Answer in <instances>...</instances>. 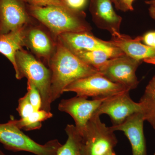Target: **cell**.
<instances>
[{
	"label": "cell",
	"mask_w": 155,
	"mask_h": 155,
	"mask_svg": "<svg viewBox=\"0 0 155 155\" xmlns=\"http://www.w3.org/2000/svg\"><path fill=\"white\" fill-rule=\"evenodd\" d=\"M26 4L37 7H45L49 6H67L64 0H23Z\"/></svg>",
	"instance_id": "23"
},
{
	"label": "cell",
	"mask_w": 155,
	"mask_h": 155,
	"mask_svg": "<svg viewBox=\"0 0 155 155\" xmlns=\"http://www.w3.org/2000/svg\"><path fill=\"white\" fill-rule=\"evenodd\" d=\"M27 25L8 33L0 34V53L11 62L15 71L17 70L15 56L17 51L23 48L24 46V38Z\"/></svg>",
	"instance_id": "16"
},
{
	"label": "cell",
	"mask_w": 155,
	"mask_h": 155,
	"mask_svg": "<svg viewBox=\"0 0 155 155\" xmlns=\"http://www.w3.org/2000/svg\"><path fill=\"white\" fill-rule=\"evenodd\" d=\"M106 98L89 100L85 97L76 96L61 100L58 109L71 116L75 121V127L81 134L85 130L89 120Z\"/></svg>",
	"instance_id": "11"
},
{
	"label": "cell",
	"mask_w": 155,
	"mask_h": 155,
	"mask_svg": "<svg viewBox=\"0 0 155 155\" xmlns=\"http://www.w3.org/2000/svg\"><path fill=\"white\" fill-rule=\"evenodd\" d=\"M144 121L143 115L138 112L129 116L120 125L110 127L114 131L120 130L125 133L131 145L133 155H147L143 133Z\"/></svg>",
	"instance_id": "13"
},
{
	"label": "cell",
	"mask_w": 155,
	"mask_h": 155,
	"mask_svg": "<svg viewBox=\"0 0 155 155\" xmlns=\"http://www.w3.org/2000/svg\"><path fill=\"white\" fill-rule=\"evenodd\" d=\"M51 112L40 110L34 111L30 115L19 120L14 119L15 124L20 129L26 131L37 130L41 128L42 122L53 117Z\"/></svg>",
	"instance_id": "19"
},
{
	"label": "cell",
	"mask_w": 155,
	"mask_h": 155,
	"mask_svg": "<svg viewBox=\"0 0 155 155\" xmlns=\"http://www.w3.org/2000/svg\"><path fill=\"white\" fill-rule=\"evenodd\" d=\"M111 0H90L89 11L93 21L98 28L111 34L120 31L122 22L121 16L114 11Z\"/></svg>",
	"instance_id": "14"
},
{
	"label": "cell",
	"mask_w": 155,
	"mask_h": 155,
	"mask_svg": "<svg viewBox=\"0 0 155 155\" xmlns=\"http://www.w3.org/2000/svg\"><path fill=\"white\" fill-rule=\"evenodd\" d=\"M57 39L70 51H102L107 53L110 58L125 54L109 41H106L96 37L91 31L63 33L59 35Z\"/></svg>",
	"instance_id": "9"
},
{
	"label": "cell",
	"mask_w": 155,
	"mask_h": 155,
	"mask_svg": "<svg viewBox=\"0 0 155 155\" xmlns=\"http://www.w3.org/2000/svg\"><path fill=\"white\" fill-rule=\"evenodd\" d=\"M141 61L125 54L112 58L98 69L108 79L122 85L128 90L134 89L139 84L136 71Z\"/></svg>",
	"instance_id": "7"
},
{
	"label": "cell",
	"mask_w": 155,
	"mask_h": 155,
	"mask_svg": "<svg viewBox=\"0 0 155 155\" xmlns=\"http://www.w3.org/2000/svg\"><path fill=\"white\" fill-rule=\"evenodd\" d=\"M139 103L145 121L150 124L155 132V75L147 85Z\"/></svg>",
	"instance_id": "17"
},
{
	"label": "cell",
	"mask_w": 155,
	"mask_h": 155,
	"mask_svg": "<svg viewBox=\"0 0 155 155\" xmlns=\"http://www.w3.org/2000/svg\"><path fill=\"white\" fill-rule=\"evenodd\" d=\"M21 130L15 124L14 118L0 124V143L11 151L28 152L36 155H56L62 145L57 139L39 144Z\"/></svg>",
	"instance_id": "4"
},
{
	"label": "cell",
	"mask_w": 155,
	"mask_h": 155,
	"mask_svg": "<svg viewBox=\"0 0 155 155\" xmlns=\"http://www.w3.org/2000/svg\"><path fill=\"white\" fill-rule=\"evenodd\" d=\"M65 130L68 138L66 143L59 149L56 155H82L80 132L73 125H67Z\"/></svg>",
	"instance_id": "18"
},
{
	"label": "cell",
	"mask_w": 155,
	"mask_h": 155,
	"mask_svg": "<svg viewBox=\"0 0 155 155\" xmlns=\"http://www.w3.org/2000/svg\"><path fill=\"white\" fill-rule=\"evenodd\" d=\"M17 110L21 118L28 117L35 111L32 105L31 104L27 93L24 96L19 100Z\"/></svg>",
	"instance_id": "22"
},
{
	"label": "cell",
	"mask_w": 155,
	"mask_h": 155,
	"mask_svg": "<svg viewBox=\"0 0 155 155\" xmlns=\"http://www.w3.org/2000/svg\"><path fill=\"white\" fill-rule=\"evenodd\" d=\"M153 47L155 48V31H154V34L153 43Z\"/></svg>",
	"instance_id": "31"
},
{
	"label": "cell",
	"mask_w": 155,
	"mask_h": 155,
	"mask_svg": "<svg viewBox=\"0 0 155 155\" xmlns=\"http://www.w3.org/2000/svg\"><path fill=\"white\" fill-rule=\"evenodd\" d=\"M111 1L112 3H114L116 9L118 10V0H111Z\"/></svg>",
	"instance_id": "29"
},
{
	"label": "cell",
	"mask_w": 155,
	"mask_h": 155,
	"mask_svg": "<svg viewBox=\"0 0 155 155\" xmlns=\"http://www.w3.org/2000/svg\"><path fill=\"white\" fill-rule=\"evenodd\" d=\"M129 91H126L107 98L102 103L94 114H107L110 117L113 126L120 125L135 113L141 112L139 103L132 100Z\"/></svg>",
	"instance_id": "10"
},
{
	"label": "cell",
	"mask_w": 155,
	"mask_h": 155,
	"mask_svg": "<svg viewBox=\"0 0 155 155\" xmlns=\"http://www.w3.org/2000/svg\"><path fill=\"white\" fill-rule=\"evenodd\" d=\"M149 11L150 17L155 19V5H150Z\"/></svg>",
	"instance_id": "27"
},
{
	"label": "cell",
	"mask_w": 155,
	"mask_h": 155,
	"mask_svg": "<svg viewBox=\"0 0 155 155\" xmlns=\"http://www.w3.org/2000/svg\"><path fill=\"white\" fill-rule=\"evenodd\" d=\"M154 34V31H150L146 34L144 36L142 37V41H143L145 45L151 47H153Z\"/></svg>",
	"instance_id": "26"
},
{
	"label": "cell",
	"mask_w": 155,
	"mask_h": 155,
	"mask_svg": "<svg viewBox=\"0 0 155 155\" xmlns=\"http://www.w3.org/2000/svg\"><path fill=\"white\" fill-rule=\"evenodd\" d=\"M145 2L150 5H155V0H149L146 1Z\"/></svg>",
	"instance_id": "28"
},
{
	"label": "cell",
	"mask_w": 155,
	"mask_h": 155,
	"mask_svg": "<svg viewBox=\"0 0 155 155\" xmlns=\"http://www.w3.org/2000/svg\"><path fill=\"white\" fill-rule=\"evenodd\" d=\"M0 155H6L5 154V153L2 151L1 150H0Z\"/></svg>",
	"instance_id": "32"
},
{
	"label": "cell",
	"mask_w": 155,
	"mask_h": 155,
	"mask_svg": "<svg viewBox=\"0 0 155 155\" xmlns=\"http://www.w3.org/2000/svg\"><path fill=\"white\" fill-rule=\"evenodd\" d=\"M48 65L51 75L52 103L61 97L65 88L72 82L100 72L79 59L57 39L55 51Z\"/></svg>",
	"instance_id": "1"
},
{
	"label": "cell",
	"mask_w": 155,
	"mask_h": 155,
	"mask_svg": "<svg viewBox=\"0 0 155 155\" xmlns=\"http://www.w3.org/2000/svg\"><path fill=\"white\" fill-rule=\"evenodd\" d=\"M111 35L110 42L126 55L141 61L155 58V48L142 44L140 41H142V37L132 38L129 35L116 31H113Z\"/></svg>",
	"instance_id": "15"
},
{
	"label": "cell",
	"mask_w": 155,
	"mask_h": 155,
	"mask_svg": "<svg viewBox=\"0 0 155 155\" xmlns=\"http://www.w3.org/2000/svg\"><path fill=\"white\" fill-rule=\"evenodd\" d=\"M134 0H118V10L126 12L134 10L133 2Z\"/></svg>",
	"instance_id": "25"
},
{
	"label": "cell",
	"mask_w": 155,
	"mask_h": 155,
	"mask_svg": "<svg viewBox=\"0 0 155 155\" xmlns=\"http://www.w3.org/2000/svg\"><path fill=\"white\" fill-rule=\"evenodd\" d=\"M65 5L73 11H82L86 7L88 0H64Z\"/></svg>",
	"instance_id": "24"
},
{
	"label": "cell",
	"mask_w": 155,
	"mask_h": 155,
	"mask_svg": "<svg viewBox=\"0 0 155 155\" xmlns=\"http://www.w3.org/2000/svg\"><path fill=\"white\" fill-rule=\"evenodd\" d=\"M27 92L31 104L35 111L41 110L42 100L41 96L36 86L30 80L27 81Z\"/></svg>",
	"instance_id": "21"
},
{
	"label": "cell",
	"mask_w": 155,
	"mask_h": 155,
	"mask_svg": "<svg viewBox=\"0 0 155 155\" xmlns=\"http://www.w3.org/2000/svg\"><path fill=\"white\" fill-rule=\"evenodd\" d=\"M27 8L29 15L44 25L56 40L62 34L92 30L83 11H73L67 6L39 7L28 4Z\"/></svg>",
	"instance_id": "2"
},
{
	"label": "cell",
	"mask_w": 155,
	"mask_h": 155,
	"mask_svg": "<svg viewBox=\"0 0 155 155\" xmlns=\"http://www.w3.org/2000/svg\"><path fill=\"white\" fill-rule=\"evenodd\" d=\"M154 155H155V154H154Z\"/></svg>",
	"instance_id": "33"
},
{
	"label": "cell",
	"mask_w": 155,
	"mask_h": 155,
	"mask_svg": "<svg viewBox=\"0 0 155 155\" xmlns=\"http://www.w3.org/2000/svg\"><path fill=\"white\" fill-rule=\"evenodd\" d=\"M16 78H26L36 86L41 96V110L51 112V78L50 69L32 54L24 49L17 51L15 56Z\"/></svg>",
	"instance_id": "3"
},
{
	"label": "cell",
	"mask_w": 155,
	"mask_h": 155,
	"mask_svg": "<svg viewBox=\"0 0 155 155\" xmlns=\"http://www.w3.org/2000/svg\"><path fill=\"white\" fill-rule=\"evenodd\" d=\"M71 51L84 62L94 67L97 70L106 61L110 59V56L107 53L102 51Z\"/></svg>",
	"instance_id": "20"
},
{
	"label": "cell",
	"mask_w": 155,
	"mask_h": 155,
	"mask_svg": "<svg viewBox=\"0 0 155 155\" xmlns=\"http://www.w3.org/2000/svg\"><path fill=\"white\" fill-rule=\"evenodd\" d=\"M35 20L23 0H0V34L8 33Z\"/></svg>",
	"instance_id": "12"
},
{
	"label": "cell",
	"mask_w": 155,
	"mask_h": 155,
	"mask_svg": "<svg viewBox=\"0 0 155 155\" xmlns=\"http://www.w3.org/2000/svg\"><path fill=\"white\" fill-rule=\"evenodd\" d=\"M35 20L26 25L24 46L28 48L38 60L41 59L48 64L55 51L57 40L49 31L41 24H38Z\"/></svg>",
	"instance_id": "8"
},
{
	"label": "cell",
	"mask_w": 155,
	"mask_h": 155,
	"mask_svg": "<svg viewBox=\"0 0 155 155\" xmlns=\"http://www.w3.org/2000/svg\"><path fill=\"white\" fill-rule=\"evenodd\" d=\"M126 91H130L112 82L100 72L75 81L64 90V92H74L77 96L93 99L106 98Z\"/></svg>",
	"instance_id": "6"
},
{
	"label": "cell",
	"mask_w": 155,
	"mask_h": 155,
	"mask_svg": "<svg viewBox=\"0 0 155 155\" xmlns=\"http://www.w3.org/2000/svg\"><path fill=\"white\" fill-rule=\"evenodd\" d=\"M100 116L94 114L81 134L82 155H106L117 144L114 131L101 121Z\"/></svg>",
	"instance_id": "5"
},
{
	"label": "cell",
	"mask_w": 155,
	"mask_h": 155,
	"mask_svg": "<svg viewBox=\"0 0 155 155\" xmlns=\"http://www.w3.org/2000/svg\"><path fill=\"white\" fill-rule=\"evenodd\" d=\"M116 155V153H115L114 150L110 152L109 153H108V154H107V155Z\"/></svg>",
	"instance_id": "30"
}]
</instances>
